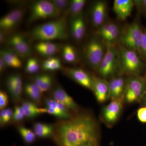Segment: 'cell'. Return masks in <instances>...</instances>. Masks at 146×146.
<instances>
[{"instance_id":"6da1fadb","label":"cell","mask_w":146,"mask_h":146,"mask_svg":"<svg viewBox=\"0 0 146 146\" xmlns=\"http://www.w3.org/2000/svg\"><path fill=\"white\" fill-rule=\"evenodd\" d=\"M98 133L96 120L86 114H79L60 122L54 132L55 139L59 146L95 145Z\"/></svg>"},{"instance_id":"7a4b0ae2","label":"cell","mask_w":146,"mask_h":146,"mask_svg":"<svg viewBox=\"0 0 146 146\" xmlns=\"http://www.w3.org/2000/svg\"><path fill=\"white\" fill-rule=\"evenodd\" d=\"M31 35L40 42L64 40L68 37L67 21L65 16L56 20L39 25L32 30Z\"/></svg>"},{"instance_id":"3957f363","label":"cell","mask_w":146,"mask_h":146,"mask_svg":"<svg viewBox=\"0 0 146 146\" xmlns=\"http://www.w3.org/2000/svg\"><path fill=\"white\" fill-rule=\"evenodd\" d=\"M120 73L129 76L139 75L144 68L142 58L138 53L119 45Z\"/></svg>"},{"instance_id":"277c9868","label":"cell","mask_w":146,"mask_h":146,"mask_svg":"<svg viewBox=\"0 0 146 146\" xmlns=\"http://www.w3.org/2000/svg\"><path fill=\"white\" fill-rule=\"evenodd\" d=\"M106 51L97 71L102 78L114 77L120 73V57L117 47L115 45H105Z\"/></svg>"},{"instance_id":"5b68a950","label":"cell","mask_w":146,"mask_h":146,"mask_svg":"<svg viewBox=\"0 0 146 146\" xmlns=\"http://www.w3.org/2000/svg\"><path fill=\"white\" fill-rule=\"evenodd\" d=\"M146 93V75H131L127 79L124 99L128 104L143 100Z\"/></svg>"},{"instance_id":"8992f818","label":"cell","mask_w":146,"mask_h":146,"mask_svg":"<svg viewBox=\"0 0 146 146\" xmlns=\"http://www.w3.org/2000/svg\"><path fill=\"white\" fill-rule=\"evenodd\" d=\"M143 32L139 22L135 21L121 31L119 44L136 52L140 56Z\"/></svg>"},{"instance_id":"52a82bcc","label":"cell","mask_w":146,"mask_h":146,"mask_svg":"<svg viewBox=\"0 0 146 146\" xmlns=\"http://www.w3.org/2000/svg\"><path fill=\"white\" fill-rule=\"evenodd\" d=\"M106 51V46L98 37H93L86 44L84 54L87 63L93 69L98 70Z\"/></svg>"},{"instance_id":"ba28073f","label":"cell","mask_w":146,"mask_h":146,"mask_svg":"<svg viewBox=\"0 0 146 146\" xmlns=\"http://www.w3.org/2000/svg\"><path fill=\"white\" fill-rule=\"evenodd\" d=\"M57 17L54 6L50 1H37L33 5L28 21L29 23L42 19Z\"/></svg>"},{"instance_id":"9c48e42d","label":"cell","mask_w":146,"mask_h":146,"mask_svg":"<svg viewBox=\"0 0 146 146\" xmlns=\"http://www.w3.org/2000/svg\"><path fill=\"white\" fill-rule=\"evenodd\" d=\"M121 30L117 24L113 23H105L98 28V36L105 45L116 46L119 43Z\"/></svg>"},{"instance_id":"30bf717a","label":"cell","mask_w":146,"mask_h":146,"mask_svg":"<svg viewBox=\"0 0 146 146\" xmlns=\"http://www.w3.org/2000/svg\"><path fill=\"white\" fill-rule=\"evenodd\" d=\"M123 98L112 100L109 104L104 108L102 117L108 125H112L117 122L123 110Z\"/></svg>"},{"instance_id":"8fae6325","label":"cell","mask_w":146,"mask_h":146,"mask_svg":"<svg viewBox=\"0 0 146 146\" xmlns=\"http://www.w3.org/2000/svg\"><path fill=\"white\" fill-rule=\"evenodd\" d=\"M92 90L100 103H104L110 98L109 82L105 79L93 76Z\"/></svg>"},{"instance_id":"7c38bea8","label":"cell","mask_w":146,"mask_h":146,"mask_svg":"<svg viewBox=\"0 0 146 146\" xmlns=\"http://www.w3.org/2000/svg\"><path fill=\"white\" fill-rule=\"evenodd\" d=\"M7 44L18 55L26 58L31 52L30 47L25 38L20 34H16L9 39Z\"/></svg>"},{"instance_id":"4fadbf2b","label":"cell","mask_w":146,"mask_h":146,"mask_svg":"<svg viewBox=\"0 0 146 146\" xmlns=\"http://www.w3.org/2000/svg\"><path fill=\"white\" fill-rule=\"evenodd\" d=\"M107 15V7L104 1L95 2L91 9V20L94 26L98 28L105 23Z\"/></svg>"},{"instance_id":"5bb4252c","label":"cell","mask_w":146,"mask_h":146,"mask_svg":"<svg viewBox=\"0 0 146 146\" xmlns=\"http://www.w3.org/2000/svg\"><path fill=\"white\" fill-rule=\"evenodd\" d=\"M68 75L81 86L92 90L93 76L83 69L80 68H69L66 70Z\"/></svg>"},{"instance_id":"9a60e30c","label":"cell","mask_w":146,"mask_h":146,"mask_svg":"<svg viewBox=\"0 0 146 146\" xmlns=\"http://www.w3.org/2000/svg\"><path fill=\"white\" fill-rule=\"evenodd\" d=\"M127 79L122 75L116 76L109 81L110 99L112 100L124 99Z\"/></svg>"},{"instance_id":"2e32d148","label":"cell","mask_w":146,"mask_h":146,"mask_svg":"<svg viewBox=\"0 0 146 146\" xmlns=\"http://www.w3.org/2000/svg\"><path fill=\"white\" fill-rule=\"evenodd\" d=\"M23 10L20 9H14L1 18L0 27L4 30H9L15 27L23 19Z\"/></svg>"},{"instance_id":"e0dca14e","label":"cell","mask_w":146,"mask_h":146,"mask_svg":"<svg viewBox=\"0 0 146 146\" xmlns=\"http://www.w3.org/2000/svg\"><path fill=\"white\" fill-rule=\"evenodd\" d=\"M134 5L131 0H115L113 10L119 20L124 21L131 14Z\"/></svg>"},{"instance_id":"ac0fdd59","label":"cell","mask_w":146,"mask_h":146,"mask_svg":"<svg viewBox=\"0 0 146 146\" xmlns=\"http://www.w3.org/2000/svg\"><path fill=\"white\" fill-rule=\"evenodd\" d=\"M53 99L61 103L67 108L68 110L75 111L78 106L72 98L67 92L60 87L56 88L52 93Z\"/></svg>"},{"instance_id":"d6986e66","label":"cell","mask_w":146,"mask_h":146,"mask_svg":"<svg viewBox=\"0 0 146 146\" xmlns=\"http://www.w3.org/2000/svg\"><path fill=\"white\" fill-rule=\"evenodd\" d=\"M71 33L76 40L83 38L85 32V24L82 15L73 18L71 24Z\"/></svg>"},{"instance_id":"ffe728a7","label":"cell","mask_w":146,"mask_h":146,"mask_svg":"<svg viewBox=\"0 0 146 146\" xmlns=\"http://www.w3.org/2000/svg\"><path fill=\"white\" fill-rule=\"evenodd\" d=\"M35 49L37 52L44 56H52L57 52V44L50 42H39L35 45Z\"/></svg>"},{"instance_id":"44dd1931","label":"cell","mask_w":146,"mask_h":146,"mask_svg":"<svg viewBox=\"0 0 146 146\" xmlns=\"http://www.w3.org/2000/svg\"><path fill=\"white\" fill-rule=\"evenodd\" d=\"M1 56L5 60L7 66L15 68L22 67V61L18 57V55L13 52L8 50L1 51Z\"/></svg>"},{"instance_id":"7402d4cb","label":"cell","mask_w":146,"mask_h":146,"mask_svg":"<svg viewBox=\"0 0 146 146\" xmlns=\"http://www.w3.org/2000/svg\"><path fill=\"white\" fill-rule=\"evenodd\" d=\"M52 125L42 123H36L33 125V130L35 135L39 138L50 137L54 132Z\"/></svg>"},{"instance_id":"603a6c76","label":"cell","mask_w":146,"mask_h":146,"mask_svg":"<svg viewBox=\"0 0 146 146\" xmlns=\"http://www.w3.org/2000/svg\"><path fill=\"white\" fill-rule=\"evenodd\" d=\"M21 106L24 110L26 117L33 118L41 113H47L46 108H39L31 102H24Z\"/></svg>"},{"instance_id":"cb8c5ba5","label":"cell","mask_w":146,"mask_h":146,"mask_svg":"<svg viewBox=\"0 0 146 146\" xmlns=\"http://www.w3.org/2000/svg\"><path fill=\"white\" fill-rule=\"evenodd\" d=\"M25 90L28 96L34 101L38 102L41 100L42 92L35 83L27 84L25 85Z\"/></svg>"},{"instance_id":"d4e9b609","label":"cell","mask_w":146,"mask_h":146,"mask_svg":"<svg viewBox=\"0 0 146 146\" xmlns=\"http://www.w3.org/2000/svg\"><path fill=\"white\" fill-rule=\"evenodd\" d=\"M14 86L11 90L9 91L13 99L18 101L20 99L23 90V82L22 79L18 75H12Z\"/></svg>"},{"instance_id":"484cf974","label":"cell","mask_w":146,"mask_h":146,"mask_svg":"<svg viewBox=\"0 0 146 146\" xmlns=\"http://www.w3.org/2000/svg\"><path fill=\"white\" fill-rule=\"evenodd\" d=\"M85 0H73L70 2L68 11L73 18L80 16L85 5Z\"/></svg>"},{"instance_id":"4316f807","label":"cell","mask_w":146,"mask_h":146,"mask_svg":"<svg viewBox=\"0 0 146 146\" xmlns=\"http://www.w3.org/2000/svg\"><path fill=\"white\" fill-rule=\"evenodd\" d=\"M42 68L45 70L54 71L60 70L62 65L60 60L57 58L50 57L42 63Z\"/></svg>"},{"instance_id":"83f0119b","label":"cell","mask_w":146,"mask_h":146,"mask_svg":"<svg viewBox=\"0 0 146 146\" xmlns=\"http://www.w3.org/2000/svg\"><path fill=\"white\" fill-rule=\"evenodd\" d=\"M63 56L64 60L69 63H73L77 60V53L74 47L67 45L63 47Z\"/></svg>"},{"instance_id":"f1b7e54d","label":"cell","mask_w":146,"mask_h":146,"mask_svg":"<svg viewBox=\"0 0 146 146\" xmlns=\"http://www.w3.org/2000/svg\"><path fill=\"white\" fill-rule=\"evenodd\" d=\"M19 133L24 141L27 144H31L35 141L36 135L34 132L24 127H18Z\"/></svg>"},{"instance_id":"f546056e","label":"cell","mask_w":146,"mask_h":146,"mask_svg":"<svg viewBox=\"0 0 146 146\" xmlns=\"http://www.w3.org/2000/svg\"><path fill=\"white\" fill-rule=\"evenodd\" d=\"M51 1L54 6L57 17L60 16L68 8L70 3L66 0H53Z\"/></svg>"},{"instance_id":"4dcf8cb0","label":"cell","mask_w":146,"mask_h":146,"mask_svg":"<svg viewBox=\"0 0 146 146\" xmlns=\"http://www.w3.org/2000/svg\"><path fill=\"white\" fill-rule=\"evenodd\" d=\"M39 63L36 59L30 58L27 62L26 70L29 74H35L39 71Z\"/></svg>"},{"instance_id":"1f68e13d","label":"cell","mask_w":146,"mask_h":146,"mask_svg":"<svg viewBox=\"0 0 146 146\" xmlns=\"http://www.w3.org/2000/svg\"><path fill=\"white\" fill-rule=\"evenodd\" d=\"M25 117V112L22 106H16L13 113L12 119L15 121H20Z\"/></svg>"},{"instance_id":"d6a6232c","label":"cell","mask_w":146,"mask_h":146,"mask_svg":"<svg viewBox=\"0 0 146 146\" xmlns=\"http://www.w3.org/2000/svg\"><path fill=\"white\" fill-rule=\"evenodd\" d=\"M140 56L142 59L146 60V29L143 31L141 39Z\"/></svg>"},{"instance_id":"836d02e7","label":"cell","mask_w":146,"mask_h":146,"mask_svg":"<svg viewBox=\"0 0 146 146\" xmlns=\"http://www.w3.org/2000/svg\"><path fill=\"white\" fill-rule=\"evenodd\" d=\"M8 104V98L7 94L3 91L0 92V109H4Z\"/></svg>"},{"instance_id":"e575fe53","label":"cell","mask_w":146,"mask_h":146,"mask_svg":"<svg viewBox=\"0 0 146 146\" xmlns=\"http://www.w3.org/2000/svg\"><path fill=\"white\" fill-rule=\"evenodd\" d=\"M49 76L48 74H43L36 76L35 78L34 83L39 87V89H40V87L44 83Z\"/></svg>"},{"instance_id":"d590c367","label":"cell","mask_w":146,"mask_h":146,"mask_svg":"<svg viewBox=\"0 0 146 146\" xmlns=\"http://www.w3.org/2000/svg\"><path fill=\"white\" fill-rule=\"evenodd\" d=\"M137 117L141 122L146 123V106L138 109L137 112Z\"/></svg>"},{"instance_id":"8d00e7d4","label":"cell","mask_w":146,"mask_h":146,"mask_svg":"<svg viewBox=\"0 0 146 146\" xmlns=\"http://www.w3.org/2000/svg\"><path fill=\"white\" fill-rule=\"evenodd\" d=\"M52 79L51 77L49 76L46 80L44 82V83L43 84V85L40 88V90L42 93L46 92L49 90L50 88L52 86Z\"/></svg>"},{"instance_id":"74e56055","label":"cell","mask_w":146,"mask_h":146,"mask_svg":"<svg viewBox=\"0 0 146 146\" xmlns=\"http://www.w3.org/2000/svg\"><path fill=\"white\" fill-rule=\"evenodd\" d=\"M13 112L10 108L6 109V114L5 118L1 125H5L9 122L11 118L13 117Z\"/></svg>"},{"instance_id":"f35d334b","label":"cell","mask_w":146,"mask_h":146,"mask_svg":"<svg viewBox=\"0 0 146 146\" xmlns=\"http://www.w3.org/2000/svg\"><path fill=\"white\" fill-rule=\"evenodd\" d=\"M134 4L141 7L142 8L145 9L146 10V0L142 1H133Z\"/></svg>"},{"instance_id":"ab89813d","label":"cell","mask_w":146,"mask_h":146,"mask_svg":"<svg viewBox=\"0 0 146 146\" xmlns=\"http://www.w3.org/2000/svg\"><path fill=\"white\" fill-rule=\"evenodd\" d=\"M7 66V65L6 64L5 61L3 59V58L1 56V57H0V71H1V72L4 71Z\"/></svg>"},{"instance_id":"60d3db41","label":"cell","mask_w":146,"mask_h":146,"mask_svg":"<svg viewBox=\"0 0 146 146\" xmlns=\"http://www.w3.org/2000/svg\"><path fill=\"white\" fill-rule=\"evenodd\" d=\"M4 36L3 34L1 32V34H0V41H1V43H2L4 41Z\"/></svg>"},{"instance_id":"b9f144b4","label":"cell","mask_w":146,"mask_h":146,"mask_svg":"<svg viewBox=\"0 0 146 146\" xmlns=\"http://www.w3.org/2000/svg\"><path fill=\"white\" fill-rule=\"evenodd\" d=\"M143 100L144 104L146 106V93L145 94V96H144L143 98Z\"/></svg>"}]
</instances>
